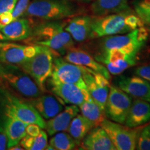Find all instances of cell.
Returning <instances> with one entry per match:
<instances>
[{"label": "cell", "mask_w": 150, "mask_h": 150, "mask_svg": "<svg viewBox=\"0 0 150 150\" xmlns=\"http://www.w3.org/2000/svg\"><path fill=\"white\" fill-rule=\"evenodd\" d=\"M65 24L60 20L42 21L33 26L31 36L24 41L27 44L47 47L60 56H64L74 46V40L65 31Z\"/></svg>", "instance_id": "cell-1"}, {"label": "cell", "mask_w": 150, "mask_h": 150, "mask_svg": "<svg viewBox=\"0 0 150 150\" xmlns=\"http://www.w3.org/2000/svg\"><path fill=\"white\" fill-rule=\"evenodd\" d=\"M142 26V20L131 9L104 16H93L91 38L124 34Z\"/></svg>", "instance_id": "cell-2"}, {"label": "cell", "mask_w": 150, "mask_h": 150, "mask_svg": "<svg viewBox=\"0 0 150 150\" xmlns=\"http://www.w3.org/2000/svg\"><path fill=\"white\" fill-rule=\"evenodd\" d=\"M78 11L77 5L71 0H31L22 17L53 21L72 18Z\"/></svg>", "instance_id": "cell-3"}, {"label": "cell", "mask_w": 150, "mask_h": 150, "mask_svg": "<svg viewBox=\"0 0 150 150\" xmlns=\"http://www.w3.org/2000/svg\"><path fill=\"white\" fill-rule=\"evenodd\" d=\"M0 113L12 116L27 124L45 129V121L27 100L17 97L8 89L0 87Z\"/></svg>", "instance_id": "cell-4"}, {"label": "cell", "mask_w": 150, "mask_h": 150, "mask_svg": "<svg viewBox=\"0 0 150 150\" xmlns=\"http://www.w3.org/2000/svg\"><path fill=\"white\" fill-rule=\"evenodd\" d=\"M55 54L51 49L41 46L35 55L19 66L31 76L42 93L46 91L47 81L52 75Z\"/></svg>", "instance_id": "cell-5"}, {"label": "cell", "mask_w": 150, "mask_h": 150, "mask_svg": "<svg viewBox=\"0 0 150 150\" xmlns=\"http://www.w3.org/2000/svg\"><path fill=\"white\" fill-rule=\"evenodd\" d=\"M0 78L15 91L28 99L43 93L31 76L17 65L0 63Z\"/></svg>", "instance_id": "cell-6"}, {"label": "cell", "mask_w": 150, "mask_h": 150, "mask_svg": "<svg viewBox=\"0 0 150 150\" xmlns=\"http://www.w3.org/2000/svg\"><path fill=\"white\" fill-rule=\"evenodd\" d=\"M149 36L148 30L142 26L131 32L103 37L99 41V50L117 49L128 52L140 53Z\"/></svg>", "instance_id": "cell-7"}, {"label": "cell", "mask_w": 150, "mask_h": 150, "mask_svg": "<svg viewBox=\"0 0 150 150\" xmlns=\"http://www.w3.org/2000/svg\"><path fill=\"white\" fill-rule=\"evenodd\" d=\"M101 127L107 133L116 150L136 149L138 135L142 126L130 128L106 119Z\"/></svg>", "instance_id": "cell-8"}, {"label": "cell", "mask_w": 150, "mask_h": 150, "mask_svg": "<svg viewBox=\"0 0 150 150\" xmlns=\"http://www.w3.org/2000/svg\"><path fill=\"white\" fill-rule=\"evenodd\" d=\"M139 54L111 49L99 50L95 59L102 63L110 74L120 75L127 69L136 64Z\"/></svg>", "instance_id": "cell-9"}, {"label": "cell", "mask_w": 150, "mask_h": 150, "mask_svg": "<svg viewBox=\"0 0 150 150\" xmlns=\"http://www.w3.org/2000/svg\"><path fill=\"white\" fill-rule=\"evenodd\" d=\"M132 97L116 86H110L105 105L106 117L115 122L125 124L130 109Z\"/></svg>", "instance_id": "cell-10"}, {"label": "cell", "mask_w": 150, "mask_h": 150, "mask_svg": "<svg viewBox=\"0 0 150 150\" xmlns=\"http://www.w3.org/2000/svg\"><path fill=\"white\" fill-rule=\"evenodd\" d=\"M41 46L37 45H22L8 40L0 41V63L20 66L35 55Z\"/></svg>", "instance_id": "cell-11"}, {"label": "cell", "mask_w": 150, "mask_h": 150, "mask_svg": "<svg viewBox=\"0 0 150 150\" xmlns=\"http://www.w3.org/2000/svg\"><path fill=\"white\" fill-rule=\"evenodd\" d=\"M50 77L62 83L74 84L87 89L83 77V67L67 61L58 54L54 55L53 70Z\"/></svg>", "instance_id": "cell-12"}, {"label": "cell", "mask_w": 150, "mask_h": 150, "mask_svg": "<svg viewBox=\"0 0 150 150\" xmlns=\"http://www.w3.org/2000/svg\"><path fill=\"white\" fill-rule=\"evenodd\" d=\"M52 93L63 102L80 106L91 98L88 89H84L74 84L62 83L50 77L47 81Z\"/></svg>", "instance_id": "cell-13"}, {"label": "cell", "mask_w": 150, "mask_h": 150, "mask_svg": "<svg viewBox=\"0 0 150 150\" xmlns=\"http://www.w3.org/2000/svg\"><path fill=\"white\" fill-rule=\"evenodd\" d=\"M83 77L91 98L104 110L110 89V82L102 74L83 67Z\"/></svg>", "instance_id": "cell-14"}, {"label": "cell", "mask_w": 150, "mask_h": 150, "mask_svg": "<svg viewBox=\"0 0 150 150\" xmlns=\"http://www.w3.org/2000/svg\"><path fill=\"white\" fill-rule=\"evenodd\" d=\"M117 87L135 99L150 103V83L139 76H120L115 79Z\"/></svg>", "instance_id": "cell-15"}, {"label": "cell", "mask_w": 150, "mask_h": 150, "mask_svg": "<svg viewBox=\"0 0 150 150\" xmlns=\"http://www.w3.org/2000/svg\"><path fill=\"white\" fill-rule=\"evenodd\" d=\"M63 58L67 61L102 74L108 80L111 79V74L107 68L84 50L72 47L67 50Z\"/></svg>", "instance_id": "cell-16"}, {"label": "cell", "mask_w": 150, "mask_h": 150, "mask_svg": "<svg viewBox=\"0 0 150 150\" xmlns=\"http://www.w3.org/2000/svg\"><path fill=\"white\" fill-rule=\"evenodd\" d=\"M33 22L28 18L20 17L7 24H0V32L8 41H24L31 36Z\"/></svg>", "instance_id": "cell-17"}, {"label": "cell", "mask_w": 150, "mask_h": 150, "mask_svg": "<svg viewBox=\"0 0 150 150\" xmlns=\"http://www.w3.org/2000/svg\"><path fill=\"white\" fill-rule=\"evenodd\" d=\"M93 16H73L65 22V29L77 42H83L91 38Z\"/></svg>", "instance_id": "cell-18"}, {"label": "cell", "mask_w": 150, "mask_h": 150, "mask_svg": "<svg viewBox=\"0 0 150 150\" xmlns=\"http://www.w3.org/2000/svg\"><path fill=\"white\" fill-rule=\"evenodd\" d=\"M27 124L17 118L0 113V131L6 136L7 149L20 143L22 138L27 134Z\"/></svg>", "instance_id": "cell-19"}, {"label": "cell", "mask_w": 150, "mask_h": 150, "mask_svg": "<svg viewBox=\"0 0 150 150\" xmlns=\"http://www.w3.org/2000/svg\"><path fill=\"white\" fill-rule=\"evenodd\" d=\"M27 100L41 117L47 120L54 117L64 108V104H62L61 99L51 95L41 94L39 96Z\"/></svg>", "instance_id": "cell-20"}, {"label": "cell", "mask_w": 150, "mask_h": 150, "mask_svg": "<svg viewBox=\"0 0 150 150\" xmlns=\"http://www.w3.org/2000/svg\"><path fill=\"white\" fill-rule=\"evenodd\" d=\"M80 110L78 106L69 104L63 110L51 119L45 122V129L49 136H52L56 133L67 130L72 119L79 114Z\"/></svg>", "instance_id": "cell-21"}, {"label": "cell", "mask_w": 150, "mask_h": 150, "mask_svg": "<svg viewBox=\"0 0 150 150\" xmlns=\"http://www.w3.org/2000/svg\"><path fill=\"white\" fill-rule=\"evenodd\" d=\"M81 149L116 150L107 133L102 127H93L80 144Z\"/></svg>", "instance_id": "cell-22"}, {"label": "cell", "mask_w": 150, "mask_h": 150, "mask_svg": "<svg viewBox=\"0 0 150 150\" xmlns=\"http://www.w3.org/2000/svg\"><path fill=\"white\" fill-rule=\"evenodd\" d=\"M150 121V104L147 101L135 99L132 101L127 114L125 126L134 128L145 125Z\"/></svg>", "instance_id": "cell-23"}, {"label": "cell", "mask_w": 150, "mask_h": 150, "mask_svg": "<svg viewBox=\"0 0 150 150\" xmlns=\"http://www.w3.org/2000/svg\"><path fill=\"white\" fill-rule=\"evenodd\" d=\"M130 10L129 0H94L91 5L93 16H104Z\"/></svg>", "instance_id": "cell-24"}, {"label": "cell", "mask_w": 150, "mask_h": 150, "mask_svg": "<svg viewBox=\"0 0 150 150\" xmlns=\"http://www.w3.org/2000/svg\"><path fill=\"white\" fill-rule=\"evenodd\" d=\"M79 108L81 115L88 120L94 127H101L103 122L106 119L104 110L91 97L79 106Z\"/></svg>", "instance_id": "cell-25"}, {"label": "cell", "mask_w": 150, "mask_h": 150, "mask_svg": "<svg viewBox=\"0 0 150 150\" xmlns=\"http://www.w3.org/2000/svg\"><path fill=\"white\" fill-rule=\"evenodd\" d=\"M93 127V125L88 120L86 119L81 114H77L72 119L67 131L79 146L84 137Z\"/></svg>", "instance_id": "cell-26"}, {"label": "cell", "mask_w": 150, "mask_h": 150, "mask_svg": "<svg viewBox=\"0 0 150 150\" xmlns=\"http://www.w3.org/2000/svg\"><path fill=\"white\" fill-rule=\"evenodd\" d=\"M49 144L54 150H72L78 146L74 138L68 133H65L64 131L53 135Z\"/></svg>", "instance_id": "cell-27"}, {"label": "cell", "mask_w": 150, "mask_h": 150, "mask_svg": "<svg viewBox=\"0 0 150 150\" xmlns=\"http://www.w3.org/2000/svg\"><path fill=\"white\" fill-rule=\"evenodd\" d=\"M135 13L142 20V23L150 27V1L143 0L134 6Z\"/></svg>", "instance_id": "cell-28"}, {"label": "cell", "mask_w": 150, "mask_h": 150, "mask_svg": "<svg viewBox=\"0 0 150 150\" xmlns=\"http://www.w3.org/2000/svg\"><path fill=\"white\" fill-rule=\"evenodd\" d=\"M136 149L150 150V121L142 125L138 135Z\"/></svg>", "instance_id": "cell-29"}, {"label": "cell", "mask_w": 150, "mask_h": 150, "mask_svg": "<svg viewBox=\"0 0 150 150\" xmlns=\"http://www.w3.org/2000/svg\"><path fill=\"white\" fill-rule=\"evenodd\" d=\"M47 134L44 130H41L40 133L37 136L33 138L32 146L30 150H43L48 145Z\"/></svg>", "instance_id": "cell-30"}, {"label": "cell", "mask_w": 150, "mask_h": 150, "mask_svg": "<svg viewBox=\"0 0 150 150\" xmlns=\"http://www.w3.org/2000/svg\"><path fill=\"white\" fill-rule=\"evenodd\" d=\"M31 0H18L17 4L13 11V20L20 18L24 14V11L27 9Z\"/></svg>", "instance_id": "cell-31"}, {"label": "cell", "mask_w": 150, "mask_h": 150, "mask_svg": "<svg viewBox=\"0 0 150 150\" xmlns=\"http://www.w3.org/2000/svg\"><path fill=\"white\" fill-rule=\"evenodd\" d=\"M18 0H0V14L13 12Z\"/></svg>", "instance_id": "cell-32"}, {"label": "cell", "mask_w": 150, "mask_h": 150, "mask_svg": "<svg viewBox=\"0 0 150 150\" xmlns=\"http://www.w3.org/2000/svg\"><path fill=\"white\" fill-rule=\"evenodd\" d=\"M135 74L147 81L150 83V65H141L138 67L135 70Z\"/></svg>", "instance_id": "cell-33"}, {"label": "cell", "mask_w": 150, "mask_h": 150, "mask_svg": "<svg viewBox=\"0 0 150 150\" xmlns=\"http://www.w3.org/2000/svg\"><path fill=\"white\" fill-rule=\"evenodd\" d=\"M42 128L35 124H29L26 127V133L29 136L35 137L40 133Z\"/></svg>", "instance_id": "cell-34"}, {"label": "cell", "mask_w": 150, "mask_h": 150, "mask_svg": "<svg viewBox=\"0 0 150 150\" xmlns=\"http://www.w3.org/2000/svg\"><path fill=\"white\" fill-rule=\"evenodd\" d=\"M13 20V12H5L0 14V22L2 24H9Z\"/></svg>", "instance_id": "cell-35"}, {"label": "cell", "mask_w": 150, "mask_h": 150, "mask_svg": "<svg viewBox=\"0 0 150 150\" xmlns=\"http://www.w3.org/2000/svg\"><path fill=\"white\" fill-rule=\"evenodd\" d=\"M7 142L6 136L2 131H0V150L7 149Z\"/></svg>", "instance_id": "cell-36"}, {"label": "cell", "mask_w": 150, "mask_h": 150, "mask_svg": "<svg viewBox=\"0 0 150 150\" xmlns=\"http://www.w3.org/2000/svg\"><path fill=\"white\" fill-rule=\"evenodd\" d=\"M7 149H10V150H23L24 148L22 147L20 143L17 144V145L12 146V147L8 148Z\"/></svg>", "instance_id": "cell-37"}, {"label": "cell", "mask_w": 150, "mask_h": 150, "mask_svg": "<svg viewBox=\"0 0 150 150\" xmlns=\"http://www.w3.org/2000/svg\"><path fill=\"white\" fill-rule=\"evenodd\" d=\"M74 2H79V3H90L93 2L94 0H71Z\"/></svg>", "instance_id": "cell-38"}, {"label": "cell", "mask_w": 150, "mask_h": 150, "mask_svg": "<svg viewBox=\"0 0 150 150\" xmlns=\"http://www.w3.org/2000/svg\"><path fill=\"white\" fill-rule=\"evenodd\" d=\"M3 40H6V38L4 36V35L0 32V41H3Z\"/></svg>", "instance_id": "cell-39"}, {"label": "cell", "mask_w": 150, "mask_h": 150, "mask_svg": "<svg viewBox=\"0 0 150 150\" xmlns=\"http://www.w3.org/2000/svg\"><path fill=\"white\" fill-rule=\"evenodd\" d=\"M1 84H2V80H1V78H0V87L1 86Z\"/></svg>", "instance_id": "cell-40"}, {"label": "cell", "mask_w": 150, "mask_h": 150, "mask_svg": "<svg viewBox=\"0 0 150 150\" xmlns=\"http://www.w3.org/2000/svg\"><path fill=\"white\" fill-rule=\"evenodd\" d=\"M149 36H150V34H149Z\"/></svg>", "instance_id": "cell-41"}, {"label": "cell", "mask_w": 150, "mask_h": 150, "mask_svg": "<svg viewBox=\"0 0 150 150\" xmlns=\"http://www.w3.org/2000/svg\"><path fill=\"white\" fill-rule=\"evenodd\" d=\"M149 1H150V0H149Z\"/></svg>", "instance_id": "cell-42"}]
</instances>
